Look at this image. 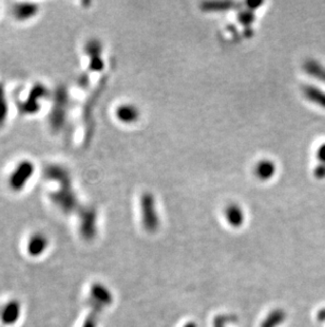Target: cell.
<instances>
[{"label": "cell", "instance_id": "cell-1", "mask_svg": "<svg viewBox=\"0 0 325 327\" xmlns=\"http://www.w3.org/2000/svg\"><path fill=\"white\" fill-rule=\"evenodd\" d=\"M44 176L46 179L52 180V181L57 182L60 185L55 192H52L50 194L54 205H56L66 214L74 213L77 210L80 211L77 197L72 188L71 177H70L69 172L66 168L55 164L49 165L45 168ZM83 211L84 210H81L80 213Z\"/></svg>", "mask_w": 325, "mask_h": 327}, {"label": "cell", "instance_id": "cell-2", "mask_svg": "<svg viewBox=\"0 0 325 327\" xmlns=\"http://www.w3.org/2000/svg\"><path fill=\"white\" fill-rule=\"evenodd\" d=\"M92 298H93V302H94V305H93L92 313L89 315V318L87 319L84 327H96L100 310L111 302L109 291L106 289V287H103L101 285L93 286Z\"/></svg>", "mask_w": 325, "mask_h": 327}, {"label": "cell", "instance_id": "cell-3", "mask_svg": "<svg viewBox=\"0 0 325 327\" xmlns=\"http://www.w3.org/2000/svg\"><path fill=\"white\" fill-rule=\"evenodd\" d=\"M67 109H68V92L64 87H61L58 88L57 91L55 92V101H54V105L52 108V114L50 119L53 129L57 130L62 128L66 121Z\"/></svg>", "mask_w": 325, "mask_h": 327}, {"label": "cell", "instance_id": "cell-4", "mask_svg": "<svg viewBox=\"0 0 325 327\" xmlns=\"http://www.w3.org/2000/svg\"><path fill=\"white\" fill-rule=\"evenodd\" d=\"M34 174V164L31 161H21L9 176L8 182L11 190L19 192L26 186Z\"/></svg>", "mask_w": 325, "mask_h": 327}, {"label": "cell", "instance_id": "cell-5", "mask_svg": "<svg viewBox=\"0 0 325 327\" xmlns=\"http://www.w3.org/2000/svg\"><path fill=\"white\" fill-rule=\"evenodd\" d=\"M48 95H49L48 89L41 84H36V86L32 89L31 96L30 98H28L26 102L17 103L19 111L26 115L35 114V112H37L39 110V100L46 97Z\"/></svg>", "mask_w": 325, "mask_h": 327}, {"label": "cell", "instance_id": "cell-6", "mask_svg": "<svg viewBox=\"0 0 325 327\" xmlns=\"http://www.w3.org/2000/svg\"><path fill=\"white\" fill-rule=\"evenodd\" d=\"M143 216L145 227L148 230H154L157 227L158 219L154 209L153 198L150 194H146L143 198Z\"/></svg>", "mask_w": 325, "mask_h": 327}, {"label": "cell", "instance_id": "cell-7", "mask_svg": "<svg viewBox=\"0 0 325 327\" xmlns=\"http://www.w3.org/2000/svg\"><path fill=\"white\" fill-rule=\"evenodd\" d=\"M13 12L17 20H28L38 13V6L32 3H20L15 6Z\"/></svg>", "mask_w": 325, "mask_h": 327}, {"label": "cell", "instance_id": "cell-8", "mask_svg": "<svg viewBox=\"0 0 325 327\" xmlns=\"http://www.w3.org/2000/svg\"><path fill=\"white\" fill-rule=\"evenodd\" d=\"M115 115L121 122L126 124H131L137 121L139 117V111L135 106L126 104L119 106L118 109H116Z\"/></svg>", "mask_w": 325, "mask_h": 327}, {"label": "cell", "instance_id": "cell-9", "mask_svg": "<svg viewBox=\"0 0 325 327\" xmlns=\"http://www.w3.org/2000/svg\"><path fill=\"white\" fill-rule=\"evenodd\" d=\"M225 216L227 221L231 225H234V227H239V225L243 223L244 220V214L242 209L236 205H231L226 208Z\"/></svg>", "mask_w": 325, "mask_h": 327}, {"label": "cell", "instance_id": "cell-10", "mask_svg": "<svg viewBox=\"0 0 325 327\" xmlns=\"http://www.w3.org/2000/svg\"><path fill=\"white\" fill-rule=\"evenodd\" d=\"M276 172L275 164L269 160H263L255 166V175L262 180L270 179Z\"/></svg>", "mask_w": 325, "mask_h": 327}, {"label": "cell", "instance_id": "cell-11", "mask_svg": "<svg viewBox=\"0 0 325 327\" xmlns=\"http://www.w3.org/2000/svg\"><path fill=\"white\" fill-rule=\"evenodd\" d=\"M48 245L46 239L41 234H35L32 236V239L29 243V251L32 255H38L41 253Z\"/></svg>", "mask_w": 325, "mask_h": 327}, {"label": "cell", "instance_id": "cell-12", "mask_svg": "<svg viewBox=\"0 0 325 327\" xmlns=\"http://www.w3.org/2000/svg\"><path fill=\"white\" fill-rule=\"evenodd\" d=\"M303 92H304V96L309 101H311V102L325 108V92L321 91L319 88L306 86L303 89Z\"/></svg>", "mask_w": 325, "mask_h": 327}, {"label": "cell", "instance_id": "cell-13", "mask_svg": "<svg viewBox=\"0 0 325 327\" xmlns=\"http://www.w3.org/2000/svg\"><path fill=\"white\" fill-rule=\"evenodd\" d=\"M304 68L313 77L318 78L319 81L325 83V67L320 65L318 62L308 61L305 63Z\"/></svg>", "mask_w": 325, "mask_h": 327}, {"label": "cell", "instance_id": "cell-14", "mask_svg": "<svg viewBox=\"0 0 325 327\" xmlns=\"http://www.w3.org/2000/svg\"><path fill=\"white\" fill-rule=\"evenodd\" d=\"M284 318H285V314L283 311H280V310L275 311L269 315L268 319L264 322L262 327H276L284 320Z\"/></svg>", "mask_w": 325, "mask_h": 327}, {"label": "cell", "instance_id": "cell-15", "mask_svg": "<svg viewBox=\"0 0 325 327\" xmlns=\"http://www.w3.org/2000/svg\"><path fill=\"white\" fill-rule=\"evenodd\" d=\"M7 115H8V105L5 97V90L3 86L0 85V127L5 124Z\"/></svg>", "mask_w": 325, "mask_h": 327}, {"label": "cell", "instance_id": "cell-16", "mask_svg": "<svg viewBox=\"0 0 325 327\" xmlns=\"http://www.w3.org/2000/svg\"><path fill=\"white\" fill-rule=\"evenodd\" d=\"M317 156H318V159L320 160L321 164L317 167L316 175H317V177H325V144L320 146Z\"/></svg>", "mask_w": 325, "mask_h": 327}, {"label": "cell", "instance_id": "cell-17", "mask_svg": "<svg viewBox=\"0 0 325 327\" xmlns=\"http://www.w3.org/2000/svg\"><path fill=\"white\" fill-rule=\"evenodd\" d=\"M3 314V320L6 321V323H13L15 318L17 317V312H18V307L16 304H9V306L7 307V310Z\"/></svg>", "mask_w": 325, "mask_h": 327}, {"label": "cell", "instance_id": "cell-18", "mask_svg": "<svg viewBox=\"0 0 325 327\" xmlns=\"http://www.w3.org/2000/svg\"><path fill=\"white\" fill-rule=\"evenodd\" d=\"M230 320V317H222L215 321V327H224V324Z\"/></svg>", "mask_w": 325, "mask_h": 327}, {"label": "cell", "instance_id": "cell-19", "mask_svg": "<svg viewBox=\"0 0 325 327\" xmlns=\"http://www.w3.org/2000/svg\"><path fill=\"white\" fill-rule=\"evenodd\" d=\"M186 327H195V326H194V324H189V325H187Z\"/></svg>", "mask_w": 325, "mask_h": 327}]
</instances>
